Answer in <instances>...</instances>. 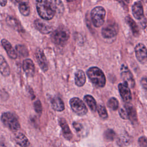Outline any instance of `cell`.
<instances>
[{"label":"cell","instance_id":"obj_1","mask_svg":"<svg viewBox=\"0 0 147 147\" xmlns=\"http://www.w3.org/2000/svg\"><path fill=\"white\" fill-rule=\"evenodd\" d=\"M36 5L38 15L42 19L49 20L54 17L55 12L48 0H36Z\"/></svg>","mask_w":147,"mask_h":147},{"label":"cell","instance_id":"obj_2","mask_svg":"<svg viewBox=\"0 0 147 147\" xmlns=\"http://www.w3.org/2000/svg\"><path fill=\"white\" fill-rule=\"evenodd\" d=\"M87 74L91 82L98 87H103L106 84V78L102 71L96 67L90 68Z\"/></svg>","mask_w":147,"mask_h":147},{"label":"cell","instance_id":"obj_3","mask_svg":"<svg viewBox=\"0 0 147 147\" xmlns=\"http://www.w3.org/2000/svg\"><path fill=\"white\" fill-rule=\"evenodd\" d=\"M69 31L64 26H60L55 29L51 35L52 41L59 45H63L69 38Z\"/></svg>","mask_w":147,"mask_h":147},{"label":"cell","instance_id":"obj_4","mask_svg":"<svg viewBox=\"0 0 147 147\" xmlns=\"http://www.w3.org/2000/svg\"><path fill=\"white\" fill-rule=\"evenodd\" d=\"M1 119L4 125L13 131H16L20 128V125L17 118L12 113H3L1 115Z\"/></svg>","mask_w":147,"mask_h":147},{"label":"cell","instance_id":"obj_5","mask_svg":"<svg viewBox=\"0 0 147 147\" xmlns=\"http://www.w3.org/2000/svg\"><path fill=\"white\" fill-rule=\"evenodd\" d=\"M106 10L102 6H96L91 11V17L94 25L100 27L103 25L105 21Z\"/></svg>","mask_w":147,"mask_h":147},{"label":"cell","instance_id":"obj_6","mask_svg":"<svg viewBox=\"0 0 147 147\" xmlns=\"http://www.w3.org/2000/svg\"><path fill=\"white\" fill-rule=\"evenodd\" d=\"M69 104L72 110L78 115L83 116L87 113V109L86 105L79 98H73L71 99Z\"/></svg>","mask_w":147,"mask_h":147},{"label":"cell","instance_id":"obj_7","mask_svg":"<svg viewBox=\"0 0 147 147\" xmlns=\"http://www.w3.org/2000/svg\"><path fill=\"white\" fill-rule=\"evenodd\" d=\"M118 32V26L115 22H108L102 29L101 33L105 38H110L115 37Z\"/></svg>","mask_w":147,"mask_h":147},{"label":"cell","instance_id":"obj_8","mask_svg":"<svg viewBox=\"0 0 147 147\" xmlns=\"http://www.w3.org/2000/svg\"><path fill=\"white\" fill-rule=\"evenodd\" d=\"M121 75L124 82L126 83L130 87L133 88L134 87L135 82L133 76L127 67L124 64L122 65L121 67Z\"/></svg>","mask_w":147,"mask_h":147},{"label":"cell","instance_id":"obj_9","mask_svg":"<svg viewBox=\"0 0 147 147\" xmlns=\"http://www.w3.org/2000/svg\"><path fill=\"white\" fill-rule=\"evenodd\" d=\"M135 53L137 59L141 63L147 62V49L142 43L138 44L135 47Z\"/></svg>","mask_w":147,"mask_h":147},{"label":"cell","instance_id":"obj_10","mask_svg":"<svg viewBox=\"0 0 147 147\" xmlns=\"http://www.w3.org/2000/svg\"><path fill=\"white\" fill-rule=\"evenodd\" d=\"M34 24L36 28L43 34H48L51 32L53 30L52 25L49 22H47V21L42 20H36L34 21Z\"/></svg>","mask_w":147,"mask_h":147},{"label":"cell","instance_id":"obj_11","mask_svg":"<svg viewBox=\"0 0 147 147\" xmlns=\"http://www.w3.org/2000/svg\"><path fill=\"white\" fill-rule=\"evenodd\" d=\"M35 55L37 63L41 69L44 72H46L48 69V65L43 51L40 48H37L36 51Z\"/></svg>","mask_w":147,"mask_h":147},{"label":"cell","instance_id":"obj_12","mask_svg":"<svg viewBox=\"0 0 147 147\" xmlns=\"http://www.w3.org/2000/svg\"><path fill=\"white\" fill-rule=\"evenodd\" d=\"M118 89L123 100L127 103H129L131 100V94L127 84L125 82L119 83L118 84Z\"/></svg>","mask_w":147,"mask_h":147},{"label":"cell","instance_id":"obj_13","mask_svg":"<svg viewBox=\"0 0 147 147\" xmlns=\"http://www.w3.org/2000/svg\"><path fill=\"white\" fill-rule=\"evenodd\" d=\"M131 11L134 17L137 20H141L144 17V9L141 2L137 1L132 6Z\"/></svg>","mask_w":147,"mask_h":147},{"label":"cell","instance_id":"obj_14","mask_svg":"<svg viewBox=\"0 0 147 147\" xmlns=\"http://www.w3.org/2000/svg\"><path fill=\"white\" fill-rule=\"evenodd\" d=\"M23 69L25 73L28 76H33L34 74V65L31 59H27L24 60L22 64Z\"/></svg>","mask_w":147,"mask_h":147},{"label":"cell","instance_id":"obj_15","mask_svg":"<svg viewBox=\"0 0 147 147\" xmlns=\"http://www.w3.org/2000/svg\"><path fill=\"white\" fill-rule=\"evenodd\" d=\"M1 44L5 51H6L8 56L13 59H16L17 57V54L11 46V44L6 39H2L1 40Z\"/></svg>","mask_w":147,"mask_h":147},{"label":"cell","instance_id":"obj_16","mask_svg":"<svg viewBox=\"0 0 147 147\" xmlns=\"http://www.w3.org/2000/svg\"><path fill=\"white\" fill-rule=\"evenodd\" d=\"M59 124L62 129V132L64 137L67 140H71L72 138V134L69 129V127L65 121L64 118H60L59 119Z\"/></svg>","mask_w":147,"mask_h":147},{"label":"cell","instance_id":"obj_17","mask_svg":"<svg viewBox=\"0 0 147 147\" xmlns=\"http://www.w3.org/2000/svg\"><path fill=\"white\" fill-rule=\"evenodd\" d=\"M125 109L127 113L128 119H129L133 123H136L137 122V117L134 107L129 103H127L125 105Z\"/></svg>","mask_w":147,"mask_h":147},{"label":"cell","instance_id":"obj_18","mask_svg":"<svg viewBox=\"0 0 147 147\" xmlns=\"http://www.w3.org/2000/svg\"><path fill=\"white\" fill-rule=\"evenodd\" d=\"M0 73L4 76H9L10 73L9 66L2 55H0Z\"/></svg>","mask_w":147,"mask_h":147},{"label":"cell","instance_id":"obj_19","mask_svg":"<svg viewBox=\"0 0 147 147\" xmlns=\"http://www.w3.org/2000/svg\"><path fill=\"white\" fill-rule=\"evenodd\" d=\"M52 108L57 111H62L64 110V104L62 99L59 96L54 97L51 100Z\"/></svg>","mask_w":147,"mask_h":147},{"label":"cell","instance_id":"obj_20","mask_svg":"<svg viewBox=\"0 0 147 147\" xmlns=\"http://www.w3.org/2000/svg\"><path fill=\"white\" fill-rule=\"evenodd\" d=\"M50 3L55 13L62 14L64 11V6L61 0H51Z\"/></svg>","mask_w":147,"mask_h":147},{"label":"cell","instance_id":"obj_21","mask_svg":"<svg viewBox=\"0 0 147 147\" xmlns=\"http://www.w3.org/2000/svg\"><path fill=\"white\" fill-rule=\"evenodd\" d=\"M86 80L84 72L82 70L78 71L75 74V83L79 87L83 86Z\"/></svg>","mask_w":147,"mask_h":147},{"label":"cell","instance_id":"obj_22","mask_svg":"<svg viewBox=\"0 0 147 147\" xmlns=\"http://www.w3.org/2000/svg\"><path fill=\"white\" fill-rule=\"evenodd\" d=\"M125 21L130 26L133 32V34L136 37L138 36L139 35V29L136 22L130 16H127L125 17Z\"/></svg>","mask_w":147,"mask_h":147},{"label":"cell","instance_id":"obj_23","mask_svg":"<svg viewBox=\"0 0 147 147\" xmlns=\"http://www.w3.org/2000/svg\"><path fill=\"white\" fill-rule=\"evenodd\" d=\"M15 140L17 144L22 147H27L30 144L27 137L24 134L21 133H19L16 135Z\"/></svg>","mask_w":147,"mask_h":147},{"label":"cell","instance_id":"obj_24","mask_svg":"<svg viewBox=\"0 0 147 147\" xmlns=\"http://www.w3.org/2000/svg\"><path fill=\"white\" fill-rule=\"evenodd\" d=\"M84 100L92 111H95L97 109L96 102L95 99L90 95H86L84 97Z\"/></svg>","mask_w":147,"mask_h":147},{"label":"cell","instance_id":"obj_25","mask_svg":"<svg viewBox=\"0 0 147 147\" xmlns=\"http://www.w3.org/2000/svg\"><path fill=\"white\" fill-rule=\"evenodd\" d=\"M6 22L11 27L15 29L16 30H18L19 29H21V26L19 22L16 18L13 17H8L6 18Z\"/></svg>","mask_w":147,"mask_h":147},{"label":"cell","instance_id":"obj_26","mask_svg":"<svg viewBox=\"0 0 147 147\" xmlns=\"http://www.w3.org/2000/svg\"><path fill=\"white\" fill-rule=\"evenodd\" d=\"M19 10L20 13L25 16H28L30 13V7L29 3H23L19 5Z\"/></svg>","mask_w":147,"mask_h":147},{"label":"cell","instance_id":"obj_27","mask_svg":"<svg viewBox=\"0 0 147 147\" xmlns=\"http://www.w3.org/2000/svg\"><path fill=\"white\" fill-rule=\"evenodd\" d=\"M118 101L115 98H111L107 102V106L113 110H117L118 108Z\"/></svg>","mask_w":147,"mask_h":147},{"label":"cell","instance_id":"obj_28","mask_svg":"<svg viewBox=\"0 0 147 147\" xmlns=\"http://www.w3.org/2000/svg\"><path fill=\"white\" fill-rule=\"evenodd\" d=\"M97 110L100 117L103 119H106L107 118L108 114L105 107L103 106L99 105L97 107Z\"/></svg>","mask_w":147,"mask_h":147},{"label":"cell","instance_id":"obj_29","mask_svg":"<svg viewBox=\"0 0 147 147\" xmlns=\"http://www.w3.org/2000/svg\"><path fill=\"white\" fill-rule=\"evenodd\" d=\"M17 51L22 56H27L28 55V52L26 48L22 45H17L16 46Z\"/></svg>","mask_w":147,"mask_h":147},{"label":"cell","instance_id":"obj_30","mask_svg":"<svg viewBox=\"0 0 147 147\" xmlns=\"http://www.w3.org/2000/svg\"><path fill=\"white\" fill-rule=\"evenodd\" d=\"M129 138L127 136H122L119 137L117 140V143L118 145L120 146H125L129 144Z\"/></svg>","mask_w":147,"mask_h":147},{"label":"cell","instance_id":"obj_31","mask_svg":"<svg viewBox=\"0 0 147 147\" xmlns=\"http://www.w3.org/2000/svg\"><path fill=\"white\" fill-rule=\"evenodd\" d=\"M104 136L106 140L109 141H113L115 136V133L112 129H107L105 131Z\"/></svg>","mask_w":147,"mask_h":147},{"label":"cell","instance_id":"obj_32","mask_svg":"<svg viewBox=\"0 0 147 147\" xmlns=\"http://www.w3.org/2000/svg\"><path fill=\"white\" fill-rule=\"evenodd\" d=\"M34 107L35 111L37 113H41V112H42V106H41V102L39 100H36L34 103Z\"/></svg>","mask_w":147,"mask_h":147},{"label":"cell","instance_id":"obj_33","mask_svg":"<svg viewBox=\"0 0 147 147\" xmlns=\"http://www.w3.org/2000/svg\"><path fill=\"white\" fill-rule=\"evenodd\" d=\"M138 142L141 147H147V138L145 137H140Z\"/></svg>","mask_w":147,"mask_h":147},{"label":"cell","instance_id":"obj_34","mask_svg":"<svg viewBox=\"0 0 147 147\" xmlns=\"http://www.w3.org/2000/svg\"><path fill=\"white\" fill-rule=\"evenodd\" d=\"M119 114L122 118L125 119H128V115H127V113L126 111V109H125L123 108H121L119 110Z\"/></svg>","mask_w":147,"mask_h":147},{"label":"cell","instance_id":"obj_35","mask_svg":"<svg viewBox=\"0 0 147 147\" xmlns=\"http://www.w3.org/2000/svg\"><path fill=\"white\" fill-rule=\"evenodd\" d=\"M73 126L74 129L77 131H80L82 129V126L80 123H78V122H74L73 123Z\"/></svg>","mask_w":147,"mask_h":147},{"label":"cell","instance_id":"obj_36","mask_svg":"<svg viewBox=\"0 0 147 147\" xmlns=\"http://www.w3.org/2000/svg\"><path fill=\"white\" fill-rule=\"evenodd\" d=\"M141 84L144 88L147 90V78L144 77L141 80Z\"/></svg>","mask_w":147,"mask_h":147},{"label":"cell","instance_id":"obj_37","mask_svg":"<svg viewBox=\"0 0 147 147\" xmlns=\"http://www.w3.org/2000/svg\"><path fill=\"white\" fill-rule=\"evenodd\" d=\"M7 3V0H0V5L5 6Z\"/></svg>","mask_w":147,"mask_h":147},{"label":"cell","instance_id":"obj_38","mask_svg":"<svg viewBox=\"0 0 147 147\" xmlns=\"http://www.w3.org/2000/svg\"><path fill=\"white\" fill-rule=\"evenodd\" d=\"M19 4L23 3H29V0H16Z\"/></svg>","mask_w":147,"mask_h":147},{"label":"cell","instance_id":"obj_39","mask_svg":"<svg viewBox=\"0 0 147 147\" xmlns=\"http://www.w3.org/2000/svg\"><path fill=\"white\" fill-rule=\"evenodd\" d=\"M0 147H6V146H5L4 144H0Z\"/></svg>","mask_w":147,"mask_h":147},{"label":"cell","instance_id":"obj_40","mask_svg":"<svg viewBox=\"0 0 147 147\" xmlns=\"http://www.w3.org/2000/svg\"><path fill=\"white\" fill-rule=\"evenodd\" d=\"M68 2H72V1H74L75 0H67Z\"/></svg>","mask_w":147,"mask_h":147}]
</instances>
